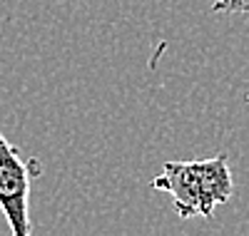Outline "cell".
<instances>
[{"label": "cell", "mask_w": 249, "mask_h": 236, "mask_svg": "<svg viewBox=\"0 0 249 236\" xmlns=\"http://www.w3.org/2000/svg\"><path fill=\"white\" fill-rule=\"evenodd\" d=\"M150 189L164 191L182 219H212L217 206L227 204L234 194L230 157L214 154L207 159L167 162L150 182Z\"/></svg>", "instance_id": "1"}, {"label": "cell", "mask_w": 249, "mask_h": 236, "mask_svg": "<svg viewBox=\"0 0 249 236\" xmlns=\"http://www.w3.org/2000/svg\"><path fill=\"white\" fill-rule=\"evenodd\" d=\"M43 174L35 157H23L15 144L0 132V211L15 236H30V186Z\"/></svg>", "instance_id": "2"}, {"label": "cell", "mask_w": 249, "mask_h": 236, "mask_svg": "<svg viewBox=\"0 0 249 236\" xmlns=\"http://www.w3.org/2000/svg\"><path fill=\"white\" fill-rule=\"evenodd\" d=\"M219 15H249V0H210Z\"/></svg>", "instance_id": "3"}, {"label": "cell", "mask_w": 249, "mask_h": 236, "mask_svg": "<svg viewBox=\"0 0 249 236\" xmlns=\"http://www.w3.org/2000/svg\"><path fill=\"white\" fill-rule=\"evenodd\" d=\"M247 102H249V97H247Z\"/></svg>", "instance_id": "4"}]
</instances>
